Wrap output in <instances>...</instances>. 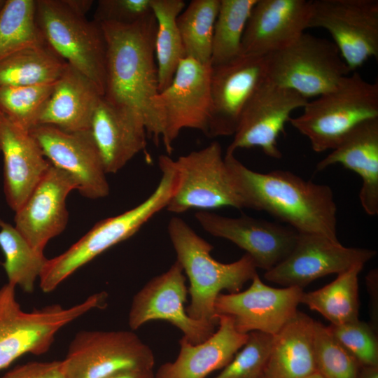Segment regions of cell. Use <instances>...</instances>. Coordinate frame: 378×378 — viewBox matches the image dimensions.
<instances>
[{"label":"cell","mask_w":378,"mask_h":378,"mask_svg":"<svg viewBox=\"0 0 378 378\" xmlns=\"http://www.w3.org/2000/svg\"><path fill=\"white\" fill-rule=\"evenodd\" d=\"M224 160L244 208L265 211L299 233L339 241L337 206L330 187L284 170L253 171L226 151Z\"/></svg>","instance_id":"obj_1"},{"label":"cell","mask_w":378,"mask_h":378,"mask_svg":"<svg viewBox=\"0 0 378 378\" xmlns=\"http://www.w3.org/2000/svg\"><path fill=\"white\" fill-rule=\"evenodd\" d=\"M99 24L106 44L104 97L137 111L144 120L148 136L158 143L160 136L152 107V99L159 92L154 15L132 24Z\"/></svg>","instance_id":"obj_2"},{"label":"cell","mask_w":378,"mask_h":378,"mask_svg":"<svg viewBox=\"0 0 378 378\" xmlns=\"http://www.w3.org/2000/svg\"><path fill=\"white\" fill-rule=\"evenodd\" d=\"M102 96L90 79L67 64L41 113L38 125H52L67 132L89 130Z\"/></svg>","instance_id":"obj_26"},{"label":"cell","mask_w":378,"mask_h":378,"mask_svg":"<svg viewBox=\"0 0 378 378\" xmlns=\"http://www.w3.org/2000/svg\"><path fill=\"white\" fill-rule=\"evenodd\" d=\"M366 284L369 293V324L378 332V272L377 269L369 272L366 276Z\"/></svg>","instance_id":"obj_41"},{"label":"cell","mask_w":378,"mask_h":378,"mask_svg":"<svg viewBox=\"0 0 378 378\" xmlns=\"http://www.w3.org/2000/svg\"><path fill=\"white\" fill-rule=\"evenodd\" d=\"M265 56L266 79L307 99L332 90L351 72L332 41L305 32Z\"/></svg>","instance_id":"obj_8"},{"label":"cell","mask_w":378,"mask_h":378,"mask_svg":"<svg viewBox=\"0 0 378 378\" xmlns=\"http://www.w3.org/2000/svg\"><path fill=\"white\" fill-rule=\"evenodd\" d=\"M185 6L183 0H152V12L157 23L155 55L159 92L170 84L179 62L186 57L177 25L178 16Z\"/></svg>","instance_id":"obj_30"},{"label":"cell","mask_w":378,"mask_h":378,"mask_svg":"<svg viewBox=\"0 0 378 378\" xmlns=\"http://www.w3.org/2000/svg\"><path fill=\"white\" fill-rule=\"evenodd\" d=\"M29 133L49 162L74 178L81 195L96 200L109 194L106 173L90 130L67 132L38 125Z\"/></svg>","instance_id":"obj_16"},{"label":"cell","mask_w":378,"mask_h":378,"mask_svg":"<svg viewBox=\"0 0 378 378\" xmlns=\"http://www.w3.org/2000/svg\"><path fill=\"white\" fill-rule=\"evenodd\" d=\"M378 118V83L356 71L332 90L308 101L288 122L307 136L314 151L333 150L358 125Z\"/></svg>","instance_id":"obj_5"},{"label":"cell","mask_w":378,"mask_h":378,"mask_svg":"<svg viewBox=\"0 0 378 378\" xmlns=\"http://www.w3.org/2000/svg\"><path fill=\"white\" fill-rule=\"evenodd\" d=\"M74 190H77L74 178L50 164L15 211L14 227L32 248L43 252L48 242L64 231L69 218L66 200Z\"/></svg>","instance_id":"obj_20"},{"label":"cell","mask_w":378,"mask_h":378,"mask_svg":"<svg viewBox=\"0 0 378 378\" xmlns=\"http://www.w3.org/2000/svg\"><path fill=\"white\" fill-rule=\"evenodd\" d=\"M174 162L177 185L167 211L182 214L192 209L244 208L218 141L181 155Z\"/></svg>","instance_id":"obj_11"},{"label":"cell","mask_w":378,"mask_h":378,"mask_svg":"<svg viewBox=\"0 0 378 378\" xmlns=\"http://www.w3.org/2000/svg\"><path fill=\"white\" fill-rule=\"evenodd\" d=\"M66 5L74 13L85 16L92 6V0H64Z\"/></svg>","instance_id":"obj_43"},{"label":"cell","mask_w":378,"mask_h":378,"mask_svg":"<svg viewBox=\"0 0 378 378\" xmlns=\"http://www.w3.org/2000/svg\"><path fill=\"white\" fill-rule=\"evenodd\" d=\"M55 83L0 87V111L13 124L29 132L38 125Z\"/></svg>","instance_id":"obj_35"},{"label":"cell","mask_w":378,"mask_h":378,"mask_svg":"<svg viewBox=\"0 0 378 378\" xmlns=\"http://www.w3.org/2000/svg\"><path fill=\"white\" fill-rule=\"evenodd\" d=\"M106 378H155L153 370H130L119 372Z\"/></svg>","instance_id":"obj_42"},{"label":"cell","mask_w":378,"mask_h":378,"mask_svg":"<svg viewBox=\"0 0 378 378\" xmlns=\"http://www.w3.org/2000/svg\"><path fill=\"white\" fill-rule=\"evenodd\" d=\"M107 293H94L70 307L52 304L24 311L16 298L15 286L0 288V370L22 356L46 353L57 332L88 312L104 308Z\"/></svg>","instance_id":"obj_6"},{"label":"cell","mask_w":378,"mask_h":378,"mask_svg":"<svg viewBox=\"0 0 378 378\" xmlns=\"http://www.w3.org/2000/svg\"><path fill=\"white\" fill-rule=\"evenodd\" d=\"M66 378H106L130 370H153V351L127 330H81L63 360Z\"/></svg>","instance_id":"obj_10"},{"label":"cell","mask_w":378,"mask_h":378,"mask_svg":"<svg viewBox=\"0 0 378 378\" xmlns=\"http://www.w3.org/2000/svg\"><path fill=\"white\" fill-rule=\"evenodd\" d=\"M265 56L242 55L211 66V110L207 136L234 135L248 102L266 80Z\"/></svg>","instance_id":"obj_17"},{"label":"cell","mask_w":378,"mask_h":378,"mask_svg":"<svg viewBox=\"0 0 378 378\" xmlns=\"http://www.w3.org/2000/svg\"><path fill=\"white\" fill-rule=\"evenodd\" d=\"M211 66L186 57L179 62L170 84L152 99L160 139L169 155L183 129L207 136L211 116Z\"/></svg>","instance_id":"obj_9"},{"label":"cell","mask_w":378,"mask_h":378,"mask_svg":"<svg viewBox=\"0 0 378 378\" xmlns=\"http://www.w3.org/2000/svg\"><path fill=\"white\" fill-rule=\"evenodd\" d=\"M218 318V329L204 342L193 344L183 336L177 358L162 365L155 378H206L225 368L246 342L248 333L238 332L230 317Z\"/></svg>","instance_id":"obj_24"},{"label":"cell","mask_w":378,"mask_h":378,"mask_svg":"<svg viewBox=\"0 0 378 378\" xmlns=\"http://www.w3.org/2000/svg\"><path fill=\"white\" fill-rule=\"evenodd\" d=\"M0 378H66L64 360L29 362L9 370Z\"/></svg>","instance_id":"obj_40"},{"label":"cell","mask_w":378,"mask_h":378,"mask_svg":"<svg viewBox=\"0 0 378 378\" xmlns=\"http://www.w3.org/2000/svg\"><path fill=\"white\" fill-rule=\"evenodd\" d=\"M36 20L46 44L104 95L106 44L101 25L73 12L64 0H36Z\"/></svg>","instance_id":"obj_7"},{"label":"cell","mask_w":378,"mask_h":378,"mask_svg":"<svg viewBox=\"0 0 378 378\" xmlns=\"http://www.w3.org/2000/svg\"><path fill=\"white\" fill-rule=\"evenodd\" d=\"M308 378H324V377H322L318 372H316L312 375H311L310 377H309Z\"/></svg>","instance_id":"obj_45"},{"label":"cell","mask_w":378,"mask_h":378,"mask_svg":"<svg viewBox=\"0 0 378 378\" xmlns=\"http://www.w3.org/2000/svg\"><path fill=\"white\" fill-rule=\"evenodd\" d=\"M0 248L8 283L32 293L47 260L43 252L32 248L16 228L0 219Z\"/></svg>","instance_id":"obj_31"},{"label":"cell","mask_w":378,"mask_h":378,"mask_svg":"<svg viewBox=\"0 0 378 378\" xmlns=\"http://www.w3.org/2000/svg\"><path fill=\"white\" fill-rule=\"evenodd\" d=\"M376 254L374 250L346 247L323 235L298 232L288 255L266 271L264 277L286 287L303 288L318 278L338 274L356 263L365 264Z\"/></svg>","instance_id":"obj_15"},{"label":"cell","mask_w":378,"mask_h":378,"mask_svg":"<svg viewBox=\"0 0 378 378\" xmlns=\"http://www.w3.org/2000/svg\"><path fill=\"white\" fill-rule=\"evenodd\" d=\"M340 163L362 179L359 199L365 212L378 214V118L356 127L331 153L316 164L321 171Z\"/></svg>","instance_id":"obj_25"},{"label":"cell","mask_w":378,"mask_h":378,"mask_svg":"<svg viewBox=\"0 0 378 378\" xmlns=\"http://www.w3.org/2000/svg\"><path fill=\"white\" fill-rule=\"evenodd\" d=\"M151 3L152 0H99L94 20L132 24L153 13Z\"/></svg>","instance_id":"obj_39"},{"label":"cell","mask_w":378,"mask_h":378,"mask_svg":"<svg viewBox=\"0 0 378 378\" xmlns=\"http://www.w3.org/2000/svg\"><path fill=\"white\" fill-rule=\"evenodd\" d=\"M358 378H378V366H361Z\"/></svg>","instance_id":"obj_44"},{"label":"cell","mask_w":378,"mask_h":378,"mask_svg":"<svg viewBox=\"0 0 378 378\" xmlns=\"http://www.w3.org/2000/svg\"><path fill=\"white\" fill-rule=\"evenodd\" d=\"M66 66L46 43L29 47L0 61V87L54 83Z\"/></svg>","instance_id":"obj_29"},{"label":"cell","mask_w":378,"mask_h":378,"mask_svg":"<svg viewBox=\"0 0 378 378\" xmlns=\"http://www.w3.org/2000/svg\"><path fill=\"white\" fill-rule=\"evenodd\" d=\"M5 1L4 0H0V10L1 8H2L4 4Z\"/></svg>","instance_id":"obj_46"},{"label":"cell","mask_w":378,"mask_h":378,"mask_svg":"<svg viewBox=\"0 0 378 378\" xmlns=\"http://www.w3.org/2000/svg\"><path fill=\"white\" fill-rule=\"evenodd\" d=\"M257 0H220L214 24L211 66L229 62L243 55L242 38Z\"/></svg>","instance_id":"obj_32"},{"label":"cell","mask_w":378,"mask_h":378,"mask_svg":"<svg viewBox=\"0 0 378 378\" xmlns=\"http://www.w3.org/2000/svg\"><path fill=\"white\" fill-rule=\"evenodd\" d=\"M309 28L330 34L350 71L378 57L377 0L312 1Z\"/></svg>","instance_id":"obj_12"},{"label":"cell","mask_w":378,"mask_h":378,"mask_svg":"<svg viewBox=\"0 0 378 378\" xmlns=\"http://www.w3.org/2000/svg\"><path fill=\"white\" fill-rule=\"evenodd\" d=\"M186 281L183 268L176 260L168 270L148 281L133 297L128 316L131 330L150 321L162 320L178 328L193 344L209 338L216 324L188 316L184 306L188 293Z\"/></svg>","instance_id":"obj_13"},{"label":"cell","mask_w":378,"mask_h":378,"mask_svg":"<svg viewBox=\"0 0 378 378\" xmlns=\"http://www.w3.org/2000/svg\"><path fill=\"white\" fill-rule=\"evenodd\" d=\"M364 265L356 263L323 287L304 292L300 303L321 314L330 325L359 319L358 276Z\"/></svg>","instance_id":"obj_28"},{"label":"cell","mask_w":378,"mask_h":378,"mask_svg":"<svg viewBox=\"0 0 378 378\" xmlns=\"http://www.w3.org/2000/svg\"><path fill=\"white\" fill-rule=\"evenodd\" d=\"M251 281L244 291L220 293L215 302L216 314L230 317L241 333L259 331L274 336L297 314L303 288L272 287L258 274Z\"/></svg>","instance_id":"obj_14"},{"label":"cell","mask_w":378,"mask_h":378,"mask_svg":"<svg viewBox=\"0 0 378 378\" xmlns=\"http://www.w3.org/2000/svg\"><path fill=\"white\" fill-rule=\"evenodd\" d=\"M273 335L259 331L248 333L246 342L214 378H263Z\"/></svg>","instance_id":"obj_37"},{"label":"cell","mask_w":378,"mask_h":378,"mask_svg":"<svg viewBox=\"0 0 378 378\" xmlns=\"http://www.w3.org/2000/svg\"><path fill=\"white\" fill-rule=\"evenodd\" d=\"M316 371L324 378H358L361 365L328 326L314 320Z\"/></svg>","instance_id":"obj_36"},{"label":"cell","mask_w":378,"mask_h":378,"mask_svg":"<svg viewBox=\"0 0 378 378\" xmlns=\"http://www.w3.org/2000/svg\"><path fill=\"white\" fill-rule=\"evenodd\" d=\"M195 217L204 230L244 250L256 267L265 272L288 255L298 236V232L290 226L246 215L231 218L209 211H199Z\"/></svg>","instance_id":"obj_19"},{"label":"cell","mask_w":378,"mask_h":378,"mask_svg":"<svg viewBox=\"0 0 378 378\" xmlns=\"http://www.w3.org/2000/svg\"><path fill=\"white\" fill-rule=\"evenodd\" d=\"M36 0H6L0 10V61L46 43L36 20Z\"/></svg>","instance_id":"obj_34"},{"label":"cell","mask_w":378,"mask_h":378,"mask_svg":"<svg viewBox=\"0 0 378 378\" xmlns=\"http://www.w3.org/2000/svg\"><path fill=\"white\" fill-rule=\"evenodd\" d=\"M158 164L161 178L148 198L120 215L97 223L66 251L47 259L39 276V286L43 292L55 290L80 267L134 235L155 214L166 209L176 188V169L174 160L168 155H160Z\"/></svg>","instance_id":"obj_3"},{"label":"cell","mask_w":378,"mask_h":378,"mask_svg":"<svg viewBox=\"0 0 378 378\" xmlns=\"http://www.w3.org/2000/svg\"><path fill=\"white\" fill-rule=\"evenodd\" d=\"M0 152L4 159V187L6 201L15 212L51 164L29 132L13 124L1 111Z\"/></svg>","instance_id":"obj_23"},{"label":"cell","mask_w":378,"mask_h":378,"mask_svg":"<svg viewBox=\"0 0 378 378\" xmlns=\"http://www.w3.org/2000/svg\"><path fill=\"white\" fill-rule=\"evenodd\" d=\"M316 372L314 320L298 311L273 336L263 378H308Z\"/></svg>","instance_id":"obj_27"},{"label":"cell","mask_w":378,"mask_h":378,"mask_svg":"<svg viewBox=\"0 0 378 378\" xmlns=\"http://www.w3.org/2000/svg\"><path fill=\"white\" fill-rule=\"evenodd\" d=\"M167 231L176 261L190 281L187 314L193 319L218 324L214 308L218 295L223 290L239 292L245 283L252 280L258 274L253 259L245 253L230 263L215 260L211 255L213 246L179 217L169 220Z\"/></svg>","instance_id":"obj_4"},{"label":"cell","mask_w":378,"mask_h":378,"mask_svg":"<svg viewBox=\"0 0 378 378\" xmlns=\"http://www.w3.org/2000/svg\"><path fill=\"white\" fill-rule=\"evenodd\" d=\"M307 102L299 93L266 79L244 109L226 151L234 153L239 148L258 146L266 155L281 158L277 139L284 132L292 112L303 108Z\"/></svg>","instance_id":"obj_18"},{"label":"cell","mask_w":378,"mask_h":378,"mask_svg":"<svg viewBox=\"0 0 378 378\" xmlns=\"http://www.w3.org/2000/svg\"><path fill=\"white\" fill-rule=\"evenodd\" d=\"M220 0H192L177 18L186 57L211 64L214 24Z\"/></svg>","instance_id":"obj_33"},{"label":"cell","mask_w":378,"mask_h":378,"mask_svg":"<svg viewBox=\"0 0 378 378\" xmlns=\"http://www.w3.org/2000/svg\"><path fill=\"white\" fill-rule=\"evenodd\" d=\"M312 1L257 0L242 38L243 55L265 56L281 50L309 29Z\"/></svg>","instance_id":"obj_22"},{"label":"cell","mask_w":378,"mask_h":378,"mask_svg":"<svg viewBox=\"0 0 378 378\" xmlns=\"http://www.w3.org/2000/svg\"><path fill=\"white\" fill-rule=\"evenodd\" d=\"M90 132L106 174H115L145 150L147 132L136 110L102 96L93 113Z\"/></svg>","instance_id":"obj_21"},{"label":"cell","mask_w":378,"mask_h":378,"mask_svg":"<svg viewBox=\"0 0 378 378\" xmlns=\"http://www.w3.org/2000/svg\"><path fill=\"white\" fill-rule=\"evenodd\" d=\"M328 327L361 366H378V334L369 323L358 319Z\"/></svg>","instance_id":"obj_38"}]
</instances>
